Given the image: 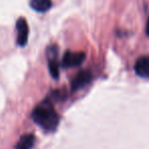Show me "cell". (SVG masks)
Listing matches in <instances>:
<instances>
[{
	"label": "cell",
	"mask_w": 149,
	"mask_h": 149,
	"mask_svg": "<svg viewBox=\"0 0 149 149\" xmlns=\"http://www.w3.org/2000/svg\"><path fill=\"white\" fill-rule=\"evenodd\" d=\"M34 144H35V136L34 134L28 133L19 138L15 149H31L34 146Z\"/></svg>",
	"instance_id": "7"
},
{
	"label": "cell",
	"mask_w": 149,
	"mask_h": 149,
	"mask_svg": "<svg viewBox=\"0 0 149 149\" xmlns=\"http://www.w3.org/2000/svg\"><path fill=\"white\" fill-rule=\"evenodd\" d=\"M31 7L38 13H45L52 6L51 0H31Z\"/></svg>",
	"instance_id": "8"
},
{
	"label": "cell",
	"mask_w": 149,
	"mask_h": 149,
	"mask_svg": "<svg viewBox=\"0 0 149 149\" xmlns=\"http://www.w3.org/2000/svg\"><path fill=\"white\" fill-rule=\"evenodd\" d=\"M135 72L141 78L149 79V56H142L135 63Z\"/></svg>",
	"instance_id": "6"
},
{
	"label": "cell",
	"mask_w": 149,
	"mask_h": 149,
	"mask_svg": "<svg viewBox=\"0 0 149 149\" xmlns=\"http://www.w3.org/2000/svg\"><path fill=\"white\" fill-rule=\"evenodd\" d=\"M146 35L149 37V17H148V19H147V24H146Z\"/></svg>",
	"instance_id": "9"
},
{
	"label": "cell",
	"mask_w": 149,
	"mask_h": 149,
	"mask_svg": "<svg viewBox=\"0 0 149 149\" xmlns=\"http://www.w3.org/2000/svg\"><path fill=\"white\" fill-rule=\"evenodd\" d=\"M33 120L46 131H54L58 126L59 116L50 100H44L32 112Z\"/></svg>",
	"instance_id": "1"
},
{
	"label": "cell",
	"mask_w": 149,
	"mask_h": 149,
	"mask_svg": "<svg viewBox=\"0 0 149 149\" xmlns=\"http://www.w3.org/2000/svg\"><path fill=\"white\" fill-rule=\"evenodd\" d=\"M17 43L19 46L24 47L27 45L29 38V26L25 17H19L17 22Z\"/></svg>",
	"instance_id": "3"
},
{
	"label": "cell",
	"mask_w": 149,
	"mask_h": 149,
	"mask_svg": "<svg viewBox=\"0 0 149 149\" xmlns=\"http://www.w3.org/2000/svg\"><path fill=\"white\" fill-rule=\"evenodd\" d=\"M86 58V53L83 51L79 52H72V51H66L64 53L63 57H62V66L65 68H76V66L81 65L84 62Z\"/></svg>",
	"instance_id": "2"
},
{
	"label": "cell",
	"mask_w": 149,
	"mask_h": 149,
	"mask_svg": "<svg viewBox=\"0 0 149 149\" xmlns=\"http://www.w3.org/2000/svg\"><path fill=\"white\" fill-rule=\"evenodd\" d=\"M92 80V72L90 70H81L79 74L74 77V79L72 82V89L74 91H77V90L84 88L86 85L91 82Z\"/></svg>",
	"instance_id": "5"
},
{
	"label": "cell",
	"mask_w": 149,
	"mask_h": 149,
	"mask_svg": "<svg viewBox=\"0 0 149 149\" xmlns=\"http://www.w3.org/2000/svg\"><path fill=\"white\" fill-rule=\"evenodd\" d=\"M48 55V68H49L50 74L55 80L59 77V64L57 62V47L56 46H50L47 49Z\"/></svg>",
	"instance_id": "4"
}]
</instances>
